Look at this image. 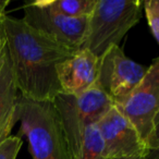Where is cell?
I'll list each match as a JSON object with an SVG mask.
<instances>
[{"label": "cell", "instance_id": "cell-15", "mask_svg": "<svg viewBox=\"0 0 159 159\" xmlns=\"http://www.w3.org/2000/svg\"><path fill=\"white\" fill-rule=\"evenodd\" d=\"M146 159H159V115L154 122V126L146 141Z\"/></svg>", "mask_w": 159, "mask_h": 159}, {"label": "cell", "instance_id": "cell-17", "mask_svg": "<svg viewBox=\"0 0 159 159\" xmlns=\"http://www.w3.org/2000/svg\"><path fill=\"white\" fill-rule=\"evenodd\" d=\"M9 5V0H0V20H5L7 16L6 14V7Z\"/></svg>", "mask_w": 159, "mask_h": 159}, {"label": "cell", "instance_id": "cell-8", "mask_svg": "<svg viewBox=\"0 0 159 159\" xmlns=\"http://www.w3.org/2000/svg\"><path fill=\"white\" fill-rule=\"evenodd\" d=\"M109 159H132L145 157L147 147L131 121L113 106L96 123Z\"/></svg>", "mask_w": 159, "mask_h": 159}, {"label": "cell", "instance_id": "cell-16", "mask_svg": "<svg viewBox=\"0 0 159 159\" xmlns=\"http://www.w3.org/2000/svg\"><path fill=\"white\" fill-rule=\"evenodd\" d=\"M7 48V35H6L3 20H0V57Z\"/></svg>", "mask_w": 159, "mask_h": 159}, {"label": "cell", "instance_id": "cell-14", "mask_svg": "<svg viewBox=\"0 0 159 159\" xmlns=\"http://www.w3.org/2000/svg\"><path fill=\"white\" fill-rule=\"evenodd\" d=\"M22 144V139L16 135H10L2 142H0V159H16Z\"/></svg>", "mask_w": 159, "mask_h": 159}, {"label": "cell", "instance_id": "cell-11", "mask_svg": "<svg viewBox=\"0 0 159 159\" xmlns=\"http://www.w3.org/2000/svg\"><path fill=\"white\" fill-rule=\"evenodd\" d=\"M71 159H109L105 154L104 142L96 124L85 130L79 148Z\"/></svg>", "mask_w": 159, "mask_h": 159}, {"label": "cell", "instance_id": "cell-18", "mask_svg": "<svg viewBox=\"0 0 159 159\" xmlns=\"http://www.w3.org/2000/svg\"><path fill=\"white\" fill-rule=\"evenodd\" d=\"M132 159H146L145 157H139V158H132Z\"/></svg>", "mask_w": 159, "mask_h": 159}, {"label": "cell", "instance_id": "cell-9", "mask_svg": "<svg viewBox=\"0 0 159 159\" xmlns=\"http://www.w3.org/2000/svg\"><path fill=\"white\" fill-rule=\"evenodd\" d=\"M99 58L86 49H79L57 66L61 93L77 95L96 84Z\"/></svg>", "mask_w": 159, "mask_h": 159}, {"label": "cell", "instance_id": "cell-12", "mask_svg": "<svg viewBox=\"0 0 159 159\" xmlns=\"http://www.w3.org/2000/svg\"><path fill=\"white\" fill-rule=\"evenodd\" d=\"M53 10L70 18H89L97 0H45Z\"/></svg>", "mask_w": 159, "mask_h": 159}, {"label": "cell", "instance_id": "cell-13", "mask_svg": "<svg viewBox=\"0 0 159 159\" xmlns=\"http://www.w3.org/2000/svg\"><path fill=\"white\" fill-rule=\"evenodd\" d=\"M143 10L149 29L159 45V0H147L143 2Z\"/></svg>", "mask_w": 159, "mask_h": 159}, {"label": "cell", "instance_id": "cell-7", "mask_svg": "<svg viewBox=\"0 0 159 159\" xmlns=\"http://www.w3.org/2000/svg\"><path fill=\"white\" fill-rule=\"evenodd\" d=\"M147 69L125 56L120 46H113L99 59L97 83L116 105L137 86Z\"/></svg>", "mask_w": 159, "mask_h": 159}, {"label": "cell", "instance_id": "cell-5", "mask_svg": "<svg viewBox=\"0 0 159 159\" xmlns=\"http://www.w3.org/2000/svg\"><path fill=\"white\" fill-rule=\"evenodd\" d=\"M24 18L27 25L59 44L79 50L84 40L87 19L70 18L53 10L45 0L27 2L23 7Z\"/></svg>", "mask_w": 159, "mask_h": 159}, {"label": "cell", "instance_id": "cell-3", "mask_svg": "<svg viewBox=\"0 0 159 159\" xmlns=\"http://www.w3.org/2000/svg\"><path fill=\"white\" fill-rule=\"evenodd\" d=\"M16 117L33 159H70L68 143L52 102H32L20 96Z\"/></svg>", "mask_w": 159, "mask_h": 159}, {"label": "cell", "instance_id": "cell-2", "mask_svg": "<svg viewBox=\"0 0 159 159\" xmlns=\"http://www.w3.org/2000/svg\"><path fill=\"white\" fill-rule=\"evenodd\" d=\"M141 0H97L87 19L81 49L102 58L111 47L119 46L129 31L139 23L143 12Z\"/></svg>", "mask_w": 159, "mask_h": 159}, {"label": "cell", "instance_id": "cell-4", "mask_svg": "<svg viewBox=\"0 0 159 159\" xmlns=\"http://www.w3.org/2000/svg\"><path fill=\"white\" fill-rule=\"evenodd\" d=\"M52 104L68 143L70 159L79 148L85 130L97 123L115 106L97 82L77 95L58 94Z\"/></svg>", "mask_w": 159, "mask_h": 159}, {"label": "cell", "instance_id": "cell-10", "mask_svg": "<svg viewBox=\"0 0 159 159\" xmlns=\"http://www.w3.org/2000/svg\"><path fill=\"white\" fill-rule=\"evenodd\" d=\"M18 87L14 81L13 71L8 49L0 57V142L10 136L14 123L18 121Z\"/></svg>", "mask_w": 159, "mask_h": 159}, {"label": "cell", "instance_id": "cell-6", "mask_svg": "<svg viewBox=\"0 0 159 159\" xmlns=\"http://www.w3.org/2000/svg\"><path fill=\"white\" fill-rule=\"evenodd\" d=\"M115 106L130 120L146 143L159 115V57L148 66L137 86Z\"/></svg>", "mask_w": 159, "mask_h": 159}, {"label": "cell", "instance_id": "cell-1", "mask_svg": "<svg viewBox=\"0 0 159 159\" xmlns=\"http://www.w3.org/2000/svg\"><path fill=\"white\" fill-rule=\"evenodd\" d=\"M3 25L14 81L21 97L32 102H52L61 93L57 66L76 50L32 29L22 19L7 16Z\"/></svg>", "mask_w": 159, "mask_h": 159}]
</instances>
